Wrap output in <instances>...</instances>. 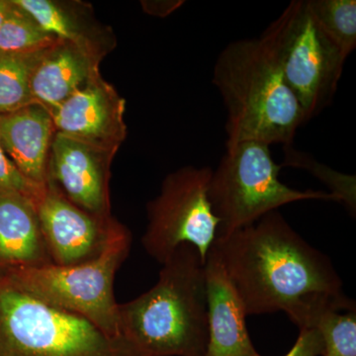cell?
Here are the masks:
<instances>
[{"label": "cell", "instance_id": "6da1fadb", "mask_svg": "<svg viewBox=\"0 0 356 356\" xmlns=\"http://www.w3.org/2000/svg\"><path fill=\"white\" fill-rule=\"evenodd\" d=\"M245 314L282 311L300 330L329 311H355L327 255L312 247L277 211L217 238L213 245Z\"/></svg>", "mask_w": 356, "mask_h": 356}, {"label": "cell", "instance_id": "7a4b0ae2", "mask_svg": "<svg viewBox=\"0 0 356 356\" xmlns=\"http://www.w3.org/2000/svg\"><path fill=\"white\" fill-rule=\"evenodd\" d=\"M121 337L140 356H205V264L182 245L163 264L153 288L119 305Z\"/></svg>", "mask_w": 356, "mask_h": 356}, {"label": "cell", "instance_id": "3957f363", "mask_svg": "<svg viewBox=\"0 0 356 356\" xmlns=\"http://www.w3.org/2000/svg\"><path fill=\"white\" fill-rule=\"evenodd\" d=\"M212 83L227 110L226 147L247 140L290 146L306 123L275 56L261 37L227 44L215 63Z\"/></svg>", "mask_w": 356, "mask_h": 356}, {"label": "cell", "instance_id": "277c9868", "mask_svg": "<svg viewBox=\"0 0 356 356\" xmlns=\"http://www.w3.org/2000/svg\"><path fill=\"white\" fill-rule=\"evenodd\" d=\"M0 356H140L123 337L22 291L0 273Z\"/></svg>", "mask_w": 356, "mask_h": 356}, {"label": "cell", "instance_id": "5b68a950", "mask_svg": "<svg viewBox=\"0 0 356 356\" xmlns=\"http://www.w3.org/2000/svg\"><path fill=\"white\" fill-rule=\"evenodd\" d=\"M131 243L130 232L121 225L102 254L90 261L70 266L0 269V273L34 298L86 318L107 336L122 337L114 280Z\"/></svg>", "mask_w": 356, "mask_h": 356}, {"label": "cell", "instance_id": "8992f818", "mask_svg": "<svg viewBox=\"0 0 356 356\" xmlns=\"http://www.w3.org/2000/svg\"><path fill=\"white\" fill-rule=\"evenodd\" d=\"M282 168L264 143L247 140L226 147L209 184L211 205L220 220L217 238L250 226L287 204L303 200L341 203L331 192L300 191L282 184Z\"/></svg>", "mask_w": 356, "mask_h": 356}, {"label": "cell", "instance_id": "52a82bcc", "mask_svg": "<svg viewBox=\"0 0 356 356\" xmlns=\"http://www.w3.org/2000/svg\"><path fill=\"white\" fill-rule=\"evenodd\" d=\"M261 38L275 56L307 123L331 104L346 58L318 27L306 0L290 2Z\"/></svg>", "mask_w": 356, "mask_h": 356}, {"label": "cell", "instance_id": "ba28073f", "mask_svg": "<svg viewBox=\"0 0 356 356\" xmlns=\"http://www.w3.org/2000/svg\"><path fill=\"white\" fill-rule=\"evenodd\" d=\"M212 172L208 166L175 170L147 204L149 224L142 243L156 261L163 264L180 245H191L205 264L220 226L209 199Z\"/></svg>", "mask_w": 356, "mask_h": 356}, {"label": "cell", "instance_id": "9c48e42d", "mask_svg": "<svg viewBox=\"0 0 356 356\" xmlns=\"http://www.w3.org/2000/svg\"><path fill=\"white\" fill-rule=\"evenodd\" d=\"M35 205L51 261L58 266L95 259L121 227L112 216H96L74 205L49 180Z\"/></svg>", "mask_w": 356, "mask_h": 356}, {"label": "cell", "instance_id": "30bf717a", "mask_svg": "<svg viewBox=\"0 0 356 356\" xmlns=\"http://www.w3.org/2000/svg\"><path fill=\"white\" fill-rule=\"evenodd\" d=\"M126 102L97 74L50 113L56 133L117 153L127 136Z\"/></svg>", "mask_w": 356, "mask_h": 356}, {"label": "cell", "instance_id": "8fae6325", "mask_svg": "<svg viewBox=\"0 0 356 356\" xmlns=\"http://www.w3.org/2000/svg\"><path fill=\"white\" fill-rule=\"evenodd\" d=\"M116 153L56 133L49 156L48 180L65 197L91 214H110V166Z\"/></svg>", "mask_w": 356, "mask_h": 356}, {"label": "cell", "instance_id": "7c38bea8", "mask_svg": "<svg viewBox=\"0 0 356 356\" xmlns=\"http://www.w3.org/2000/svg\"><path fill=\"white\" fill-rule=\"evenodd\" d=\"M208 344L205 356H259L248 334L245 307L216 248L205 262Z\"/></svg>", "mask_w": 356, "mask_h": 356}, {"label": "cell", "instance_id": "4fadbf2b", "mask_svg": "<svg viewBox=\"0 0 356 356\" xmlns=\"http://www.w3.org/2000/svg\"><path fill=\"white\" fill-rule=\"evenodd\" d=\"M56 135L53 117L39 103L0 115V144L28 180L46 185L49 156Z\"/></svg>", "mask_w": 356, "mask_h": 356}, {"label": "cell", "instance_id": "5bb4252c", "mask_svg": "<svg viewBox=\"0 0 356 356\" xmlns=\"http://www.w3.org/2000/svg\"><path fill=\"white\" fill-rule=\"evenodd\" d=\"M102 58L84 47L58 40L44 51L33 72V99L53 111L99 74Z\"/></svg>", "mask_w": 356, "mask_h": 356}, {"label": "cell", "instance_id": "9a60e30c", "mask_svg": "<svg viewBox=\"0 0 356 356\" xmlns=\"http://www.w3.org/2000/svg\"><path fill=\"white\" fill-rule=\"evenodd\" d=\"M51 264L35 203L21 194H0V269Z\"/></svg>", "mask_w": 356, "mask_h": 356}, {"label": "cell", "instance_id": "2e32d148", "mask_svg": "<svg viewBox=\"0 0 356 356\" xmlns=\"http://www.w3.org/2000/svg\"><path fill=\"white\" fill-rule=\"evenodd\" d=\"M14 3L30 14L42 29L62 41L84 47L104 57L107 44L105 34L81 13L74 10L72 4L51 0H13Z\"/></svg>", "mask_w": 356, "mask_h": 356}, {"label": "cell", "instance_id": "e0dca14e", "mask_svg": "<svg viewBox=\"0 0 356 356\" xmlns=\"http://www.w3.org/2000/svg\"><path fill=\"white\" fill-rule=\"evenodd\" d=\"M44 51L30 54L0 53V115L11 113L36 103L33 99L31 79Z\"/></svg>", "mask_w": 356, "mask_h": 356}, {"label": "cell", "instance_id": "ac0fdd59", "mask_svg": "<svg viewBox=\"0 0 356 356\" xmlns=\"http://www.w3.org/2000/svg\"><path fill=\"white\" fill-rule=\"evenodd\" d=\"M314 19L344 57L355 50V0H306Z\"/></svg>", "mask_w": 356, "mask_h": 356}, {"label": "cell", "instance_id": "d6986e66", "mask_svg": "<svg viewBox=\"0 0 356 356\" xmlns=\"http://www.w3.org/2000/svg\"><path fill=\"white\" fill-rule=\"evenodd\" d=\"M10 1V10L0 28V53H37L57 43L58 39L44 32L30 14Z\"/></svg>", "mask_w": 356, "mask_h": 356}, {"label": "cell", "instance_id": "ffe728a7", "mask_svg": "<svg viewBox=\"0 0 356 356\" xmlns=\"http://www.w3.org/2000/svg\"><path fill=\"white\" fill-rule=\"evenodd\" d=\"M285 159L284 166L303 168L311 172L318 179L325 182L331 188V193L339 198V202L343 203L346 207L350 211L351 214H355L356 210V185L355 177L343 175L331 170L329 166L318 163L313 156L308 154L297 151L290 146L284 147Z\"/></svg>", "mask_w": 356, "mask_h": 356}, {"label": "cell", "instance_id": "44dd1931", "mask_svg": "<svg viewBox=\"0 0 356 356\" xmlns=\"http://www.w3.org/2000/svg\"><path fill=\"white\" fill-rule=\"evenodd\" d=\"M314 327L322 339L323 356H356L355 311L325 312Z\"/></svg>", "mask_w": 356, "mask_h": 356}, {"label": "cell", "instance_id": "7402d4cb", "mask_svg": "<svg viewBox=\"0 0 356 356\" xmlns=\"http://www.w3.org/2000/svg\"><path fill=\"white\" fill-rule=\"evenodd\" d=\"M46 185L33 184L19 172L0 144V194L17 193L36 203Z\"/></svg>", "mask_w": 356, "mask_h": 356}, {"label": "cell", "instance_id": "603a6c76", "mask_svg": "<svg viewBox=\"0 0 356 356\" xmlns=\"http://www.w3.org/2000/svg\"><path fill=\"white\" fill-rule=\"evenodd\" d=\"M323 350L324 346L320 334L315 327H311L300 330L296 343L284 356H320Z\"/></svg>", "mask_w": 356, "mask_h": 356}, {"label": "cell", "instance_id": "cb8c5ba5", "mask_svg": "<svg viewBox=\"0 0 356 356\" xmlns=\"http://www.w3.org/2000/svg\"><path fill=\"white\" fill-rule=\"evenodd\" d=\"M10 7L11 1H9V0H0V28H1L4 21H6L7 14L10 10Z\"/></svg>", "mask_w": 356, "mask_h": 356}]
</instances>
